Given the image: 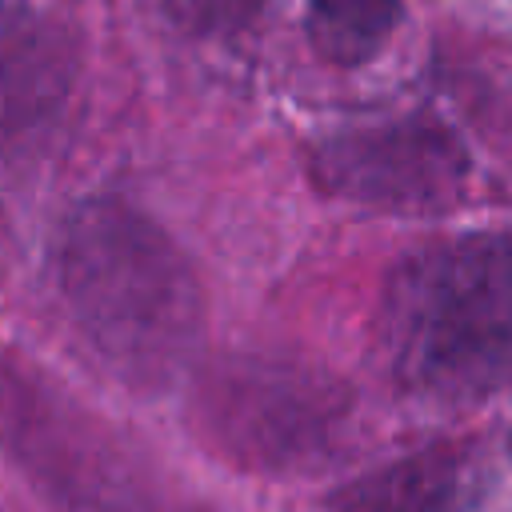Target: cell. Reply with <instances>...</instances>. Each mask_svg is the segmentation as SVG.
Instances as JSON below:
<instances>
[{"label": "cell", "instance_id": "obj_1", "mask_svg": "<svg viewBox=\"0 0 512 512\" xmlns=\"http://www.w3.org/2000/svg\"><path fill=\"white\" fill-rule=\"evenodd\" d=\"M60 300L100 356L132 388L180 380L204 336V292L176 240L120 200H84L56 236Z\"/></svg>", "mask_w": 512, "mask_h": 512}, {"label": "cell", "instance_id": "obj_2", "mask_svg": "<svg viewBox=\"0 0 512 512\" xmlns=\"http://www.w3.org/2000/svg\"><path fill=\"white\" fill-rule=\"evenodd\" d=\"M380 348L392 380L436 404L512 388V232H460L412 248L384 284Z\"/></svg>", "mask_w": 512, "mask_h": 512}, {"label": "cell", "instance_id": "obj_3", "mask_svg": "<svg viewBox=\"0 0 512 512\" xmlns=\"http://www.w3.org/2000/svg\"><path fill=\"white\" fill-rule=\"evenodd\" d=\"M0 444L60 512H168L140 460L68 392L0 364Z\"/></svg>", "mask_w": 512, "mask_h": 512}, {"label": "cell", "instance_id": "obj_4", "mask_svg": "<svg viewBox=\"0 0 512 512\" xmlns=\"http://www.w3.org/2000/svg\"><path fill=\"white\" fill-rule=\"evenodd\" d=\"M348 400L308 368L240 360L216 368L204 384V420L212 436L248 468L296 472L324 464L336 448Z\"/></svg>", "mask_w": 512, "mask_h": 512}, {"label": "cell", "instance_id": "obj_5", "mask_svg": "<svg viewBox=\"0 0 512 512\" xmlns=\"http://www.w3.org/2000/svg\"><path fill=\"white\" fill-rule=\"evenodd\" d=\"M308 172L320 192L376 212H448L468 188L464 140L428 116L340 128L312 144Z\"/></svg>", "mask_w": 512, "mask_h": 512}, {"label": "cell", "instance_id": "obj_6", "mask_svg": "<svg viewBox=\"0 0 512 512\" xmlns=\"http://www.w3.org/2000/svg\"><path fill=\"white\" fill-rule=\"evenodd\" d=\"M80 68L68 28L24 0H0V144L44 132L72 96Z\"/></svg>", "mask_w": 512, "mask_h": 512}, {"label": "cell", "instance_id": "obj_7", "mask_svg": "<svg viewBox=\"0 0 512 512\" xmlns=\"http://www.w3.org/2000/svg\"><path fill=\"white\" fill-rule=\"evenodd\" d=\"M472 496V452L432 444L396 456L332 492L328 512H464Z\"/></svg>", "mask_w": 512, "mask_h": 512}, {"label": "cell", "instance_id": "obj_8", "mask_svg": "<svg viewBox=\"0 0 512 512\" xmlns=\"http://www.w3.org/2000/svg\"><path fill=\"white\" fill-rule=\"evenodd\" d=\"M404 20V0H304V32L320 60L360 68L384 52Z\"/></svg>", "mask_w": 512, "mask_h": 512}, {"label": "cell", "instance_id": "obj_9", "mask_svg": "<svg viewBox=\"0 0 512 512\" xmlns=\"http://www.w3.org/2000/svg\"><path fill=\"white\" fill-rule=\"evenodd\" d=\"M184 8L200 20H224V16H236V12L252 8V0H184Z\"/></svg>", "mask_w": 512, "mask_h": 512}]
</instances>
